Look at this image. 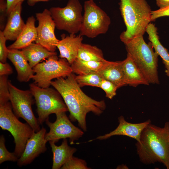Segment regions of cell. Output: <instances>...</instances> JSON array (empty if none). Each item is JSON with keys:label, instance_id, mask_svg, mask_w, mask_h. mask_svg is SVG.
Masks as SVG:
<instances>
[{"label": "cell", "instance_id": "d4e9b609", "mask_svg": "<svg viewBox=\"0 0 169 169\" xmlns=\"http://www.w3.org/2000/svg\"><path fill=\"white\" fill-rule=\"evenodd\" d=\"M76 59L85 61H104L102 51L97 47L82 43L79 49Z\"/></svg>", "mask_w": 169, "mask_h": 169}, {"label": "cell", "instance_id": "8992f818", "mask_svg": "<svg viewBox=\"0 0 169 169\" xmlns=\"http://www.w3.org/2000/svg\"><path fill=\"white\" fill-rule=\"evenodd\" d=\"M29 88L36 104L37 119L40 125L49 119L50 114L68 111L61 96L56 90L49 87L41 88L34 83L30 84Z\"/></svg>", "mask_w": 169, "mask_h": 169}, {"label": "cell", "instance_id": "44dd1931", "mask_svg": "<svg viewBox=\"0 0 169 169\" xmlns=\"http://www.w3.org/2000/svg\"><path fill=\"white\" fill-rule=\"evenodd\" d=\"M102 79L109 81L119 88L125 85L122 61H110L97 73Z\"/></svg>", "mask_w": 169, "mask_h": 169}, {"label": "cell", "instance_id": "603a6c76", "mask_svg": "<svg viewBox=\"0 0 169 169\" xmlns=\"http://www.w3.org/2000/svg\"><path fill=\"white\" fill-rule=\"evenodd\" d=\"M157 31V28L155 25L150 23L147 26L146 32L152 47L162 59L166 69L169 70V52L161 43Z\"/></svg>", "mask_w": 169, "mask_h": 169}, {"label": "cell", "instance_id": "d590c367", "mask_svg": "<svg viewBox=\"0 0 169 169\" xmlns=\"http://www.w3.org/2000/svg\"><path fill=\"white\" fill-rule=\"evenodd\" d=\"M156 4L159 8H163L169 5V0H156Z\"/></svg>", "mask_w": 169, "mask_h": 169}, {"label": "cell", "instance_id": "6da1fadb", "mask_svg": "<svg viewBox=\"0 0 169 169\" xmlns=\"http://www.w3.org/2000/svg\"><path fill=\"white\" fill-rule=\"evenodd\" d=\"M51 85L63 98L69 112L70 120L77 121L83 131L87 130L86 118L87 113L91 112L100 115L105 109L104 100H96L83 92L75 80V75L72 73L52 81Z\"/></svg>", "mask_w": 169, "mask_h": 169}, {"label": "cell", "instance_id": "e0dca14e", "mask_svg": "<svg viewBox=\"0 0 169 169\" xmlns=\"http://www.w3.org/2000/svg\"><path fill=\"white\" fill-rule=\"evenodd\" d=\"M8 58L14 66L17 73V79L20 82H27L34 75L33 68L29 65L22 51L8 49Z\"/></svg>", "mask_w": 169, "mask_h": 169}, {"label": "cell", "instance_id": "d6986e66", "mask_svg": "<svg viewBox=\"0 0 169 169\" xmlns=\"http://www.w3.org/2000/svg\"><path fill=\"white\" fill-rule=\"evenodd\" d=\"M35 20L33 16L28 18L22 31L15 41L7 47L8 49H22L35 41L37 37Z\"/></svg>", "mask_w": 169, "mask_h": 169}, {"label": "cell", "instance_id": "d6a6232c", "mask_svg": "<svg viewBox=\"0 0 169 169\" xmlns=\"http://www.w3.org/2000/svg\"><path fill=\"white\" fill-rule=\"evenodd\" d=\"M0 29L2 30L5 27V20L7 14V3L6 0H0Z\"/></svg>", "mask_w": 169, "mask_h": 169}, {"label": "cell", "instance_id": "cb8c5ba5", "mask_svg": "<svg viewBox=\"0 0 169 169\" xmlns=\"http://www.w3.org/2000/svg\"><path fill=\"white\" fill-rule=\"evenodd\" d=\"M109 61H85L76 59L71 65L73 73L78 75L97 73L108 63Z\"/></svg>", "mask_w": 169, "mask_h": 169}, {"label": "cell", "instance_id": "30bf717a", "mask_svg": "<svg viewBox=\"0 0 169 169\" xmlns=\"http://www.w3.org/2000/svg\"><path fill=\"white\" fill-rule=\"evenodd\" d=\"M8 84L9 101L14 114L18 118L24 119L35 132H38L41 128L33 111L32 106L35 101L31 91L18 89L9 80Z\"/></svg>", "mask_w": 169, "mask_h": 169}, {"label": "cell", "instance_id": "836d02e7", "mask_svg": "<svg viewBox=\"0 0 169 169\" xmlns=\"http://www.w3.org/2000/svg\"><path fill=\"white\" fill-rule=\"evenodd\" d=\"M13 73V69L9 64L0 62V76L8 75Z\"/></svg>", "mask_w": 169, "mask_h": 169}, {"label": "cell", "instance_id": "e575fe53", "mask_svg": "<svg viewBox=\"0 0 169 169\" xmlns=\"http://www.w3.org/2000/svg\"><path fill=\"white\" fill-rule=\"evenodd\" d=\"M26 0H6L7 3V14L8 15L11 11L20 2Z\"/></svg>", "mask_w": 169, "mask_h": 169}, {"label": "cell", "instance_id": "52a82bcc", "mask_svg": "<svg viewBox=\"0 0 169 169\" xmlns=\"http://www.w3.org/2000/svg\"><path fill=\"white\" fill-rule=\"evenodd\" d=\"M84 13L79 34L94 38L108 31L111 20L107 14L93 0L84 2Z\"/></svg>", "mask_w": 169, "mask_h": 169}, {"label": "cell", "instance_id": "f1b7e54d", "mask_svg": "<svg viewBox=\"0 0 169 169\" xmlns=\"http://www.w3.org/2000/svg\"><path fill=\"white\" fill-rule=\"evenodd\" d=\"M61 169H90L86 161L73 156L61 167Z\"/></svg>", "mask_w": 169, "mask_h": 169}, {"label": "cell", "instance_id": "5b68a950", "mask_svg": "<svg viewBox=\"0 0 169 169\" xmlns=\"http://www.w3.org/2000/svg\"><path fill=\"white\" fill-rule=\"evenodd\" d=\"M13 110L10 102L0 104V126L13 136L15 144L14 153L19 158L28 140L35 131L27 123L20 121Z\"/></svg>", "mask_w": 169, "mask_h": 169}, {"label": "cell", "instance_id": "f35d334b", "mask_svg": "<svg viewBox=\"0 0 169 169\" xmlns=\"http://www.w3.org/2000/svg\"><path fill=\"white\" fill-rule=\"evenodd\" d=\"M165 72L166 75L169 77V70L166 69Z\"/></svg>", "mask_w": 169, "mask_h": 169}, {"label": "cell", "instance_id": "2e32d148", "mask_svg": "<svg viewBox=\"0 0 169 169\" xmlns=\"http://www.w3.org/2000/svg\"><path fill=\"white\" fill-rule=\"evenodd\" d=\"M22 3H19L8 14L7 22L2 31L7 40H16L25 27V23L21 16Z\"/></svg>", "mask_w": 169, "mask_h": 169}, {"label": "cell", "instance_id": "7a4b0ae2", "mask_svg": "<svg viewBox=\"0 0 169 169\" xmlns=\"http://www.w3.org/2000/svg\"><path fill=\"white\" fill-rule=\"evenodd\" d=\"M136 146L142 163L149 165L158 162L169 169V122L162 127L149 124L143 130L140 142H137Z\"/></svg>", "mask_w": 169, "mask_h": 169}, {"label": "cell", "instance_id": "7402d4cb", "mask_svg": "<svg viewBox=\"0 0 169 169\" xmlns=\"http://www.w3.org/2000/svg\"><path fill=\"white\" fill-rule=\"evenodd\" d=\"M21 51L33 68L43 60L51 56L57 54L55 52L50 51L36 43H32L22 49Z\"/></svg>", "mask_w": 169, "mask_h": 169}, {"label": "cell", "instance_id": "4316f807", "mask_svg": "<svg viewBox=\"0 0 169 169\" xmlns=\"http://www.w3.org/2000/svg\"><path fill=\"white\" fill-rule=\"evenodd\" d=\"M18 158L14 152H9L6 147L5 139L3 135L0 137V164L5 161H17Z\"/></svg>", "mask_w": 169, "mask_h": 169}, {"label": "cell", "instance_id": "1f68e13d", "mask_svg": "<svg viewBox=\"0 0 169 169\" xmlns=\"http://www.w3.org/2000/svg\"><path fill=\"white\" fill-rule=\"evenodd\" d=\"M165 16H169V5L156 10L152 11L151 20L153 21L157 18Z\"/></svg>", "mask_w": 169, "mask_h": 169}, {"label": "cell", "instance_id": "4dcf8cb0", "mask_svg": "<svg viewBox=\"0 0 169 169\" xmlns=\"http://www.w3.org/2000/svg\"><path fill=\"white\" fill-rule=\"evenodd\" d=\"M7 40L3 35L2 31H0V61L6 62L8 58V49L7 47L6 43Z\"/></svg>", "mask_w": 169, "mask_h": 169}, {"label": "cell", "instance_id": "74e56055", "mask_svg": "<svg viewBox=\"0 0 169 169\" xmlns=\"http://www.w3.org/2000/svg\"><path fill=\"white\" fill-rule=\"evenodd\" d=\"M124 168L126 169V168L127 169L128 168V167L126 165H120L118 166L117 168Z\"/></svg>", "mask_w": 169, "mask_h": 169}, {"label": "cell", "instance_id": "8d00e7d4", "mask_svg": "<svg viewBox=\"0 0 169 169\" xmlns=\"http://www.w3.org/2000/svg\"><path fill=\"white\" fill-rule=\"evenodd\" d=\"M27 1L28 4L30 6H32L34 5L36 3L39 2H45L50 0H26ZM59 1L62 0H59Z\"/></svg>", "mask_w": 169, "mask_h": 169}, {"label": "cell", "instance_id": "3957f363", "mask_svg": "<svg viewBox=\"0 0 169 169\" xmlns=\"http://www.w3.org/2000/svg\"><path fill=\"white\" fill-rule=\"evenodd\" d=\"M119 9L126 27L120 35L124 44L143 36L151 22L152 10L146 0H120Z\"/></svg>", "mask_w": 169, "mask_h": 169}, {"label": "cell", "instance_id": "4fadbf2b", "mask_svg": "<svg viewBox=\"0 0 169 169\" xmlns=\"http://www.w3.org/2000/svg\"><path fill=\"white\" fill-rule=\"evenodd\" d=\"M46 133V130L44 127L38 132H33L28 140L23 151L17 161L19 166L30 164L41 154L47 151Z\"/></svg>", "mask_w": 169, "mask_h": 169}, {"label": "cell", "instance_id": "484cf974", "mask_svg": "<svg viewBox=\"0 0 169 169\" xmlns=\"http://www.w3.org/2000/svg\"><path fill=\"white\" fill-rule=\"evenodd\" d=\"M75 79L80 87L86 85L100 87L102 80L101 77L96 73L75 75Z\"/></svg>", "mask_w": 169, "mask_h": 169}, {"label": "cell", "instance_id": "83f0119b", "mask_svg": "<svg viewBox=\"0 0 169 169\" xmlns=\"http://www.w3.org/2000/svg\"><path fill=\"white\" fill-rule=\"evenodd\" d=\"M8 75L0 76V104L9 102L10 93Z\"/></svg>", "mask_w": 169, "mask_h": 169}, {"label": "cell", "instance_id": "ba28073f", "mask_svg": "<svg viewBox=\"0 0 169 169\" xmlns=\"http://www.w3.org/2000/svg\"><path fill=\"white\" fill-rule=\"evenodd\" d=\"M47 59L33 68L34 83L43 88L49 87L54 79L65 77L73 73L71 65L66 59H59L57 54Z\"/></svg>", "mask_w": 169, "mask_h": 169}, {"label": "cell", "instance_id": "ffe728a7", "mask_svg": "<svg viewBox=\"0 0 169 169\" xmlns=\"http://www.w3.org/2000/svg\"><path fill=\"white\" fill-rule=\"evenodd\" d=\"M53 154L52 169H61L77 151V149L69 146L67 139H63L61 145L56 146L54 142L49 141Z\"/></svg>", "mask_w": 169, "mask_h": 169}, {"label": "cell", "instance_id": "5bb4252c", "mask_svg": "<svg viewBox=\"0 0 169 169\" xmlns=\"http://www.w3.org/2000/svg\"><path fill=\"white\" fill-rule=\"evenodd\" d=\"M118 119L119 125L115 129L104 135L99 136L96 139L102 140L115 136H124L133 138L137 142H140L143 130L146 126L151 123L150 120L140 123H131L127 121L122 115L119 117Z\"/></svg>", "mask_w": 169, "mask_h": 169}, {"label": "cell", "instance_id": "8fae6325", "mask_svg": "<svg viewBox=\"0 0 169 169\" xmlns=\"http://www.w3.org/2000/svg\"><path fill=\"white\" fill-rule=\"evenodd\" d=\"M56 120L51 122L48 119L45 123L50 129L46 133L45 139L47 142L52 141L55 143L61 139L69 138L71 144L74 143L82 137L83 131L74 125L67 116L66 112H60L55 114Z\"/></svg>", "mask_w": 169, "mask_h": 169}, {"label": "cell", "instance_id": "f546056e", "mask_svg": "<svg viewBox=\"0 0 169 169\" xmlns=\"http://www.w3.org/2000/svg\"><path fill=\"white\" fill-rule=\"evenodd\" d=\"M105 93L106 96L112 99L116 94V91L118 89L114 83L108 80L102 79L100 84V87Z\"/></svg>", "mask_w": 169, "mask_h": 169}, {"label": "cell", "instance_id": "ac0fdd59", "mask_svg": "<svg viewBox=\"0 0 169 169\" xmlns=\"http://www.w3.org/2000/svg\"><path fill=\"white\" fill-rule=\"evenodd\" d=\"M122 65L125 85L136 87L141 84H149L146 78L128 53L126 58L122 61Z\"/></svg>", "mask_w": 169, "mask_h": 169}, {"label": "cell", "instance_id": "9a60e30c", "mask_svg": "<svg viewBox=\"0 0 169 169\" xmlns=\"http://www.w3.org/2000/svg\"><path fill=\"white\" fill-rule=\"evenodd\" d=\"M83 40V37L80 34H70L66 36H62L61 39L57 45L59 57L66 59L71 65L77 58Z\"/></svg>", "mask_w": 169, "mask_h": 169}, {"label": "cell", "instance_id": "277c9868", "mask_svg": "<svg viewBox=\"0 0 169 169\" xmlns=\"http://www.w3.org/2000/svg\"><path fill=\"white\" fill-rule=\"evenodd\" d=\"M127 53L141 71L149 83L159 84V55L153 49L151 42L147 44L143 36L135 38L124 44Z\"/></svg>", "mask_w": 169, "mask_h": 169}, {"label": "cell", "instance_id": "9c48e42d", "mask_svg": "<svg viewBox=\"0 0 169 169\" xmlns=\"http://www.w3.org/2000/svg\"><path fill=\"white\" fill-rule=\"evenodd\" d=\"M82 9L79 0H69L65 7H52L49 10L57 29L75 34L80 29Z\"/></svg>", "mask_w": 169, "mask_h": 169}, {"label": "cell", "instance_id": "7c38bea8", "mask_svg": "<svg viewBox=\"0 0 169 169\" xmlns=\"http://www.w3.org/2000/svg\"><path fill=\"white\" fill-rule=\"evenodd\" d=\"M35 16L38 22L35 43L50 51L55 52L59 40L55 35V24L49 10L45 9L42 13H36Z\"/></svg>", "mask_w": 169, "mask_h": 169}]
</instances>
